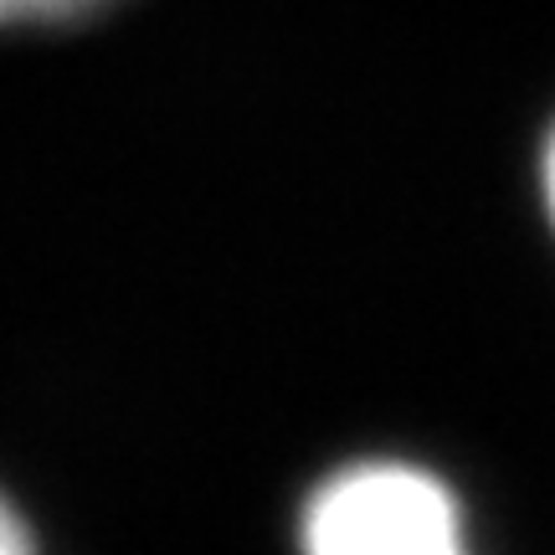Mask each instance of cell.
Masks as SVG:
<instances>
[{"label": "cell", "instance_id": "1", "mask_svg": "<svg viewBox=\"0 0 555 555\" xmlns=\"http://www.w3.org/2000/svg\"><path fill=\"white\" fill-rule=\"evenodd\" d=\"M304 555H474V545L442 478L416 463L371 457L309 494Z\"/></svg>", "mask_w": 555, "mask_h": 555}, {"label": "cell", "instance_id": "2", "mask_svg": "<svg viewBox=\"0 0 555 555\" xmlns=\"http://www.w3.org/2000/svg\"><path fill=\"white\" fill-rule=\"evenodd\" d=\"M108 0H0V31L11 26H62L103 11Z\"/></svg>", "mask_w": 555, "mask_h": 555}, {"label": "cell", "instance_id": "3", "mask_svg": "<svg viewBox=\"0 0 555 555\" xmlns=\"http://www.w3.org/2000/svg\"><path fill=\"white\" fill-rule=\"evenodd\" d=\"M0 555H37V540H31L21 509L5 494H0Z\"/></svg>", "mask_w": 555, "mask_h": 555}, {"label": "cell", "instance_id": "4", "mask_svg": "<svg viewBox=\"0 0 555 555\" xmlns=\"http://www.w3.org/2000/svg\"><path fill=\"white\" fill-rule=\"evenodd\" d=\"M540 176H545V206H551V221H555V134L545 144V165H540Z\"/></svg>", "mask_w": 555, "mask_h": 555}]
</instances>
